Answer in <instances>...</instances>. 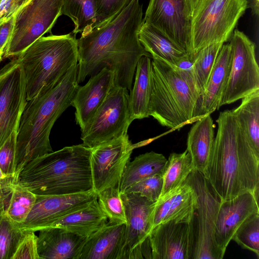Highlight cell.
<instances>
[{
    "label": "cell",
    "mask_w": 259,
    "mask_h": 259,
    "mask_svg": "<svg viewBox=\"0 0 259 259\" xmlns=\"http://www.w3.org/2000/svg\"><path fill=\"white\" fill-rule=\"evenodd\" d=\"M125 224L108 220L87 238L79 259H120Z\"/></svg>",
    "instance_id": "603a6c76"
},
{
    "label": "cell",
    "mask_w": 259,
    "mask_h": 259,
    "mask_svg": "<svg viewBox=\"0 0 259 259\" xmlns=\"http://www.w3.org/2000/svg\"><path fill=\"white\" fill-rule=\"evenodd\" d=\"M97 200L108 220L126 223L124 206L119 186L110 187L99 192Z\"/></svg>",
    "instance_id": "d590c367"
},
{
    "label": "cell",
    "mask_w": 259,
    "mask_h": 259,
    "mask_svg": "<svg viewBox=\"0 0 259 259\" xmlns=\"http://www.w3.org/2000/svg\"><path fill=\"white\" fill-rule=\"evenodd\" d=\"M12 259H40L37 252V236L26 231Z\"/></svg>",
    "instance_id": "ab89813d"
},
{
    "label": "cell",
    "mask_w": 259,
    "mask_h": 259,
    "mask_svg": "<svg viewBox=\"0 0 259 259\" xmlns=\"http://www.w3.org/2000/svg\"><path fill=\"white\" fill-rule=\"evenodd\" d=\"M194 189L197 206L193 219V248L191 259H222L214 231L220 201L204 175L194 169L186 180Z\"/></svg>",
    "instance_id": "ba28073f"
},
{
    "label": "cell",
    "mask_w": 259,
    "mask_h": 259,
    "mask_svg": "<svg viewBox=\"0 0 259 259\" xmlns=\"http://www.w3.org/2000/svg\"><path fill=\"white\" fill-rule=\"evenodd\" d=\"M0 211V259H12L26 232Z\"/></svg>",
    "instance_id": "836d02e7"
},
{
    "label": "cell",
    "mask_w": 259,
    "mask_h": 259,
    "mask_svg": "<svg viewBox=\"0 0 259 259\" xmlns=\"http://www.w3.org/2000/svg\"><path fill=\"white\" fill-rule=\"evenodd\" d=\"M63 0H27L15 14L13 31L4 57L16 58L45 34L62 15Z\"/></svg>",
    "instance_id": "9c48e42d"
},
{
    "label": "cell",
    "mask_w": 259,
    "mask_h": 259,
    "mask_svg": "<svg viewBox=\"0 0 259 259\" xmlns=\"http://www.w3.org/2000/svg\"><path fill=\"white\" fill-rule=\"evenodd\" d=\"M194 169L191 157L187 149L181 153H171L163 175L160 196L182 184Z\"/></svg>",
    "instance_id": "4dcf8cb0"
},
{
    "label": "cell",
    "mask_w": 259,
    "mask_h": 259,
    "mask_svg": "<svg viewBox=\"0 0 259 259\" xmlns=\"http://www.w3.org/2000/svg\"></svg>",
    "instance_id": "7dc6e473"
},
{
    "label": "cell",
    "mask_w": 259,
    "mask_h": 259,
    "mask_svg": "<svg viewBox=\"0 0 259 259\" xmlns=\"http://www.w3.org/2000/svg\"><path fill=\"white\" fill-rule=\"evenodd\" d=\"M18 58L25 73L29 101L55 87L77 64V39L72 32L41 36Z\"/></svg>",
    "instance_id": "5b68a950"
},
{
    "label": "cell",
    "mask_w": 259,
    "mask_h": 259,
    "mask_svg": "<svg viewBox=\"0 0 259 259\" xmlns=\"http://www.w3.org/2000/svg\"><path fill=\"white\" fill-rule=\"evenodd\" d=\"M197 206L196 193L185 181L156 201L152 214V229L157 225L169 221L191 222Z\"/></svg>",
    "instance_id": "ffe728a7"
},
{
    "label": "cell",
    "mask_w": 259,
    "mask_h": 259,
    "mask_svg": "<svg viewBox=\"0 0 259 259\" xmlns=\"http://www.w3.org/2000/svg\"><path fill=\"white\" fill-rule=\"evenodd\" d=\"M108 221L97 198L85 206L58 220L51 226L60 227L88 238L102 228Z\"/></svg>",
    "instance_id": "4316f807"
},
{
    "label": "cell",
    "mask_w": 259,
    "mask_h": 259,
    "mask_svg": "<svg viewBox=\"0 0 259 259\" xmlns=\"http://www.w3.org/2000/svg\"><path fill=\"white\" fill-rule=\"evenodd\" d=\"M191 18L192 14L199 0H186Z\"/></svg>",
    "instance_id": "ee69618b"
},
{
    "label": "cell",
    "mask_w": 259,
    "mask_h": 259,
    "mask_svg": "<svg viewBox=\"0 0 259 259\" xmlns=\"http://www.w3.org/2000/svg\"><path fill=\"white\" fill-rule=\"evenodd\" d=\"M26 0H0V20L14 14Z\"/></svg>",
    "instance_id": "7bdbcfd3"
},
{
    "label": "cell",
    "mask_w": 259,
    "mask_h": 259,
    "mask_svg": "<svg viewBox=\"0 0 259 259\" xmlns=\"http://www.w3.org/2000/svg\"><path fill=\"white\" fill-rule=\"evenodd\" d=\"M200 96L195 87L176 69L153 59L149 115L171 129L193 121Z\"/></svg>",
    "instance_id": "8992f818"
},
{
    "label": "cell",
    "mask_w": 259,
    "mask_h": 259,
    "mask_svg": "<svg viewBox=\"0 0 259 259\" xmlns=\"http://www.w3.org/2000/svg\"><path fill=\"white\" fill-rule=\"evenodd\" d=\"M7 177H8L5 176L3 174L2 170H1V169L0 168V181L6 179Z\"/></svg>",
    "instance_id": "f6af8a7d"
},
{
    "label": "cell",
    "mask_w": 259,
    "mask_h": 259,
    "mask_svg": "<svg viewBox=\"0 0 259 259\" xmlns=\"http://www.w3.org/2000/svg\"><path fill=\"white\" fill-rule=\"evenodd\" d=\"M143 15L140 0H131L111 21L77 39L78 83L107 68L114 73L115 85L131 90L139 60L152 58L139 38Z\"/></svg>",
    "instance_id": "6da1fadb"
},
{
    "label": "cell",
    "mask_w": 259,
    "mask_h": 259,
    "mask_svg": "<svg viewBox=\"0 0 259 259\" xmlns=\"http://www.w3.org/2000/svg\"><path fill=\"white\" fill-rule=\"evenodd\" d=\"M115 85L114 73L104 68L91 76L77 89L72 106L75 109V120L81 131L85 128Z\"/></svg>",
    "instance_id": "d6986e66"
},
{
    "label": "cell",
    "mask_w": 259,
    "mask_h": 259,
    "mask_svg": "<svg viewBox=\"0 0 259 259\" xmlns=\"http://www.w3.org/2000/svg\"><path fill=\"white\" fill-rule=\"evenodd\" d=\"M77 74V64L55 87L27 101L17 133L15 180L30 161L53 151L50 133L57 119L72 106L79 87Z\"/></svg>",
    "instance_id": "3957f363"
},
{
    "label": "cell",
    "mask_w": 259,
    "mask_h": 259,
    "mask_svg": "<svg viewBox=\"0 0 259 259\" xmlns=\"http://www.w3.org/2000/svg\"><path fill=\"white\" fill-rule=\"evenodd\" d=\"M214 126L210 114H208L197 120L188 134L186 149L191 157L194 169L203 175L212 151Z\"/></svg>",
    "instance_id": "cb8c5ba5"
},
{
    "label": "cell",
    "mask_w": 259,
    "mask_h": 259,
    "mask_svg": "<svg viewBox=\"0 0 259 259\" xmlns=\"http://www.w3.org/2000/svg\"><path fill=\"white\" fill-rule=\"evenodd\" d=\"M27 102L25 73L14 58L0 69V148L18 130Z\"/></svg>",
    "instance_id": "7c38bea8"
},
{
    "label": "cell",
    "mask_w": 259,
    "mask_h": 259,
    "mask_svg": "<svg viewBox=\"0 0 259 259\" xmlns=\"http://www.w3.org/2000/svg\"><path fill=\"white\" fill-rule=\"evenodd\" d=\"M98 21L96 27L113 19L131 0H97Z\"/></svg>",
    "instance_id": "f35d334b"
},
{
    "label": "cell",
    "mask_w": 259,
    "mask_h": 259,
    "mask_svg": "<svg viewBox=\"0 0 259 259\" xmlns=\"http://www.w3.org/2000/svg\"><path fill=\"white\" fill-rule=\"evenodd\" d=\"M36 199L35 194L17 183H14L5 212L17 224L23 223L32 209Z\"/></svg>",
    "instance_id": "d6a6232c"
},
{
    "label": "cell",
    "mask_w": 259,
    "mask_h": 259,
    "mask_svg": "<svg viewBox=\"0 0 259 259\" xmlns=\"http://www.w3.org/2000/svg\"><path fill=\"white\" fill-rule=\"evenodd\" d=\"M167 162V159L163 154L154 151L136 156L124 169L119 184L120 193L144 179L154 175H163Z\"/></svg>",
    "instance_id": "83f0119b"
},
{
    "label": "cell",
    "mask_w": 259,
    "mask_h": 259,
    "mask_svg": "<svg viewBox=\"0 0 259 259\" xmlns=\"http://www.w3.org/2000/svg\"><path fill=\"white\" fill-rule=\"evenodd\" d=\"M0 62H1V61H0Z\"/></svg>",
    "instance_id": "bcb514c9"
},
{
    "label": "cell",
    "mask_w": 259,
    "mask_h": 259,
    "mask_svg": "<svg viewBox=\"0 0 259 259\" xmlns=\"http://www.w3.org/2000/svg\"><path fill=\"white\" fill-rule=\"evenodd\" d=\"M163 175L157 174L144 179L127 188L123 193H137L156 201L161 195Z\"/></svg>",
    "instance_id": "8d00e7d4"
},
{
    "label": "cell",
    "mask_w": 259,
    "mask_h": 259,
    "mask_svg": "<svg viewBox=\"0 0 259 259\" xmlns=\"http://www.w3.org/2000/svg\"><path fill=\"white\" fill-rule=\"evenodd\" d=\"M232 64L218 109L259 90V68L255 45L243 32L235 29L230 39Z\"/></svg>",
    "instance_id": "30bf717a"
},
{
    "label": "cell",
    "mask_w": 259,
    "mask_h": 259,
    "mask_svg": "<svg viewBox=\"0 0 259 259\" xmlns=\"http://www.w3.org/2000/svg\"><path fill=\"white\" fill-rule=\"evenodd\" d=\"M148 240L152 259H191L193 248L192 220L160 223L151 230Z\"/></svg>",
    "instance_id": "e0dca14e"
},
{
    "label": "cell",
    "mask_w": 259,
    "mask_h": 259,
    "mask_svg": "<svg viewBox=\"0 0 259 259\" xmlns=\"http://www.w3.org/2000/svg\"><path fill=\"white\" fill-rule=\"evenodd\" d=\"M258 199V197L248 191L220 202L214 238L224 254L238 228L250 215L259 212Z\"/></svg>",
    "instance_id": "ac0fdd59"
},
{
    "label": "cell",
    "mask_w": 259,
    "mask_h": 259,
    "mask_svg": "<svg viewBox=\"0 0 259 259\" xmlns=\"http://www.w3.org/2000/svg\"><path fill=\"white\" fill-rule=\"evenodd\" d=\"M97 9V0H63L61 12L73 22L72 33L83 36L96 27Z\"/></svg>",
    "instance_id": "f1b7e54d"
},
{
    "label": "cell",
    "mask_w": 259,
    "mask_h": 259,
    "mask_svg": "<svg viewBox=\"0 0 259 259\" xmlns=\"http://www.w3.org/2000/svg\"><path fill=\"white\" fill-rule=\"evenodd\" d=\"M14 181V178L11 177H8L0 181V211L6 209L7 207L11 195Z\"/></svg>",
    "instance_id": "b9f144b4"
},
{
    "label": "cell",
    "mask_w": 259,
    "mask_h": 259,
    "mask_svg": "<svg viewBox=\"0 0 259 259\" xmlns=\"http://www.w3.org/2000/svg\"><path fill=\"white\" fill-rule=\"evenodd\" d=\"M18 130L15 131L0 148V168L7 177L14 178Z\"/></svg>",
    "instance_id": "74e56055"
},
{
    "label": "cell",
    "mask_w": 259,
    "mask_h": 259,
    "mask_svg": "<svg viewBox=\"0 0 259 259\" xmlns=\"http://www.w3.org/2000/svg\"><path fill=\"white\" fill-rule=\"evenodd\" d=\"M133 148L127 134L91 148L92 181L97 194L108 188L119 186Z\"/></svg>",
    "instance_id": "4fadbf2b"
},
{
    "label": "cell",
    "mask_w": 259,
    "mask_h": 259,
    "mask_svg": "<svg viewBox=\"0 0 259 259\" xmlns=\"http://www.w3.org/2000/svg\"><path fill=\"white\" fill-rule=\"evenodd\" d=\"M35 202L26 220L18 224L25 231L36 232L76 211L97 198L94 191L61 195H36Z\"/></svg>",
    "instance_id": "2e32d148"
},
{
    "label": "cell",
    "mask_w": 259,
    "mask_h": 259,
    "mask_svg": "<svg viewBox=\"0 0 259 259\" xmlns=\"http://www.w3.org/2000/svg\"><path fill=\"white\" fill-rule=\"evenodd\" d=\"M232 240L242 248L252 251L259 258V212L251 214L242 223Z\"/></svg>",
    "instance_id": "e575fe53"
},
{
    "label": "cell",
    "mask_w": 259,
    "mask_h": 259,
    "mask_svg": "<svg viewBox=\"0 0 259 259\" xmlns=\"http://www.w3.org/2000/svg\"><path fill=\"white\" fill-rule=\"evenodd\" d=\"M15 13L8 18L0 20V61L2 60L13 31Z\"/></svg>",
    "instance_id": "60d3db41"
},
{
    "label": "cell",
    "mask_w": 259,
    "mask_h": 259,
    "mask_svg": "<svg viewBox=\"0 0 259 259\" xmlns=\"http://www.w3.org/2000/svg\"><path fill=\"white\" fill-rule=\"evenodd\" d=\"M151 69V58L142 57L137 63L134 84L129 94L128 108L132 122L135 119H142L150 116Z\"/></svg>",
    "instance_id": "d4e9b609"
},
{
    "label": "cell",
    "mask_w": 259,
    "mask_h": 259,
    "mask_svg": "<svg viewBox=\"0 0 259 259\" xmlns=\"http://www.w3.org/2000/svg\"><path fill=\"white\" fill-rule=\"evenodd\" d=\"M143 20L194 57L191 42V16L186 0H150Z\"/></svg>",
    "instance_id": "9a60e30c"
},
{
    "label": "cell",
    "mask_w": 259,
    "mask_h": 259,
    "mask_svg": "<svg viewBox=\"0 0 259 259\" xmlns=\"http://www.w3.org/2000/svg\"><path fill=\"white\" fill-rule=\"evenodd\" d=\"M126 218L120 259L143 258V245L149 241L156 201L137 193H120Z\"/></svg>",
    "instance_id": "5bb4252c"
},
{
    "label": "cell",
    "mask_w": 259,
    "mask_h": 259,
    "mask_svg": "<svg viewBox=\"0 0 259 259\" xmlns=\"http://www.w3.org/2000/svg\"><path fill=\"white\" fill-rule=\"evenodd\" d=\"M218 128L203 175L220 201L246 192L259 194V154L232 110L220 112Z\"/></svg>",
    "instance_id": "7a4b0ae2"
},
{
    "label": "cell",
    "mask_w": 259,
    "mask_h": 259,
    "mask_svg": "<svg viewBox=\"0 0 259 259\" xmlns=\"http://www.w3.org/2000/svg\"><path fill=\"white\" fill-rule=\"evenodd\" d=\"M140 41L152 59L176 67L187 53L154 26L145 23L139 31Z\"/></svg>",
    "instance_id": "484cf974"
},
{
    "label": "cell",
    "mask_w": 259,
    "mask_h": 259,
    "mask_svg": "<svg viewBox=\"0 0 259 259\" xmlns=\"http://www.w3.org/2000/svg\"><path fill=\"white\" fill-rule=\"evenodd\" d=\"M248 0H199L191 18L192 53L229 40Z\"/></svg>",
    "instance_id": "52a82bcc"
},
{
    "label": "cell",
    "mask_w": 259,
    "mask_h": 259,
    "mask_svg": "<svg viewBox=\"0 0 259 259\" xmlns=\"http://www.w3.org/2000/svg\"><path fill=\"white\" fill-rule=\"evenodd\" d=\"M39 231L37 252L40 259H79L86 237L57 227Z\"/></svg>",
    "instance_id": "44dd1931"
},
{
    "label": "cell",
    "mask_w": 259,
    "mask_h": 259,
    "mask_svg": "<svg viewBox=\"0 0 259 259\" xmlns=\"http://www.w3.org/2000/svg\"><path fill=\"white\" fill-rule=\"evenodd\" d=\"M128 90L114 85L84 130L81 139L92 148L127 134L132 123L128 108Z\"/></svg>",
    "instance_id": "8fae6325"
},
{
    "label": "cell",
    "mask_w": 259,
    "mask_h": 259,
    "mask_svg": "<svg viewBox=\"0 0 259 259\" xmlns=\"http://www.w3.org/2000/svg\"><path fill=\"white\" fill-rule=\"evenodd\" d=\"M241 99L240 105L232 111L259 154V90Z\"/></svg>",
    "instance_id": "f546056e"
},
{
    "label": "cell",
    "mask_w": 259,
    "mask_h": 259,
    "mask_svg": "<svg viewBox=\"0 0 259 259\" xmlns=\"http://www.w3.org/2000/svg\"><path fill=\"white\" fill-rule=\"evenodd\" d=\"M91 152V148L81 144L38 157L22 169L15 183L35 195H69L93 191Z\"/></svg>",
    "instance_id": "277c9868"
},
{
    "label": "cell",
    "mask_w": 259,
    "mask_h": 259,
    "mask_svg": "<svg viewBox=\"0 0 259 259\" xmlns=\"http://www.w3.org/2000/svg\"><path fill=\"white\" fill-rule=\"evenodd\" d=\"M223 44L222 42L212 44L201 49L194 55L193 75L196 88L200 97L205 88Z\"/></svg>",
    "instance_id": "1f68e13d"
},
{
    "label": "cell",
    "mask_w": 259,
    "mask_h": 259,
    "mask_svg": "<svg viewBox=\"0 0 259 259\" xmlns=\"http://www.w3.org/2000/svg\"><path fill=\"white\" fill-rule=\"evenodd\" d=\"M231 64V46L229 43L223 44L205 88L197 103L193 120L211 114L218 109L221 97L229 76Z\"/></svg>",
    "instance_id": "7402d4cb"
}]
</instances>
